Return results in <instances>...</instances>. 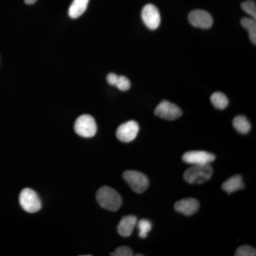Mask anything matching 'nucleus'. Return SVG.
<instances>
[{
    "mask_svg": "<svg viewBox=\"0 0 256 256\" xmlns=\"http://www.w3.org/2000/svg\"><path fill=\"white\" fill-rule=\"evenodd\" d=\"M96 200L102 208L110 212L118 210L122 203V197L118 192L107 186L98 190Z\"/></svg>",
    "mask_w": 256,
    "mask_h": 256,
    "instance_id": "nucleus-1",
    "label": "nucleus"
},
{
    "mask_svg": "<svg viewBox=\"0 0 256 256\" xmlns=\"http://www.w3.org/2000/svg\"><path fill=\"white\" fill-rule=\"evenodd\" d=\"M212 175L213 169L210 164L192 165L184 174V180L190 184H202L208 181Z\"/></svg>",
    "mask_w": 256,
    "mask_h": 256,
    "instance_id": "nucleus-2",
    "label": "nucleus"
},
{
    "mask_svg": "<svg viewBox=\"0 0 256 256\" xmlns=\"http://www.w3.org/2000/svg\"><path fill=\"white\" fill-rule=\"evenodd\" d=\"M22 208L28 213L38 212L42 208V202L36 192L30 188H24L20 195Z\"/></svg>",
    "mask_w": 256,
    "mask_h": 256,
    "instance_id": "nucleus-3",
    "label": "nucleus"
},
{
    "mask_svg": "<svg viewBox=\"0 0 256 256\" xmlns=\"http://www.w3.org/2000/svg\"><path fill=\"white\" fill-rule=\"evenodd\" d=\"M74 130L76 134L82 138L94 137L97 132L95 119L89 114H82L76 121Z\"/></svg>",
    "mask_w": 256,
    "mask_h": 256,
    "instance_id": "nucleus-4",
    "label": "nucleus"
},
{
    "mask_svg": "<svg viewBox=\"0 0 256 256\" xmlns=\"http://www.w3.org/2000/svg\"><path fill=\"white\" fill-rule=\"evenodd\" d=\"M124 181L128 184L133 191L141 194L146 192L149 186V180L146 175L138 171L128 170L122 174Z\"/></svg>",
    "mask_w": 256,
    "mask_h": 256,
    "instance_id": "nucleus-5",
    "label": "nucleus"
},
{
    "mask_svg": "<svg viewBox=\"0 0 256 256\" xmlns=\"http://www.w3.org/2000/svg\"><path fill=\"white\" fill-rule=\"evenodd\" d=\"M154 114L160 118L174 120L181 117L182 111L175 104L168 100H163L156 108Z\"/></svg>",
    "mask_w": 256,
    "mask_h": 256,
    "instance_id": "nucleus-6",
    "label": "nucleus"
},
{
    "mask_svg": "<svg viewBox=\"0 0 256 256\" xmlns=\"http://www.w3.org/2000/svg\"><path fill=\"white\" fill-rule=\"evenodd\" d=\"M139 129V126L136 121H128L118 128L116 137L122 142H132L137 137Z\"/></svg>",
    "mask_w": 256,
    "mask_h": 256,
    "instance_id": "nucleus-7",
    "label": "nucleus"
},
{
    "mask_svg": "<svg viewBox=\"0 0 256 256\" xmlns=\"http://www.w3.org/2000/svg\"><path fill=\"white\" fill-rule=\"evenodd\" d=\"M216 159L214 154L206 151H190L184 154L182 160L192 165L208 164Z\"/></svg>",
    "mask_w": 256,
    "mask_h": 256,
    "instance_id": "nucleus-8",
    "label": "nucleus"
},
{
    "mask_svg": "<svg viewBox=\"0 0 256 256\" xmlns=\"http://www.w3.org/2000/svg\"><path fill=\"white\" fill-rule=\"evenodd\" d=\"M141 16L144 24L150 30H154L159 28L161 16H160L159 10L154 5L146 4L143 8Z\"/></svg>",
    "mask_w": 256,
    "mask_h": 256,
    "instance_id": "nucleus-9",
    "label": "nucleus"
},
{
    "mask_svg": "<svg viewBox=\"0 0 256 256\" xmlns=\"http://www.w3.org/2000/svg\"><path fill=\"white\" fill-rule=\"evenodd\" d=\"M188 21L195 28H208L213 24V18L208 12L196 10L190 12Z\"/></svg>",
    "mask_w": 256,
    "mask_h": 256,
    "instance_id": "nucleus-10",
    "label": "nucleus"
},
{
    "mask_svg": "<svg viewBox=\"0 0 256 256\" xmlns=\"http://www.w3.org/2000/svg\"><path fill=\"white\" fill-rule=\"evenodd\" d=\"M200 206V202L196 198H188L176 202L174 205V210L183 215L191 216L196 213Z\"/></svg>",
    "mask_w": 256,
    "mask_h": 256,
    "instance_id": "nucleus-11",
    "label": "nucleus"
},
{
    "mask_svg": "<svg viewBox=\"0 0 256 256\" xmlns=\"http://www.w3.org/2000/svg\"><path fill=\"white\" fill-rule=\"evenodd\" d=\"M137 217L134 216H126L122 217L118 226V232L121 236H130L134 226L137 225Z\"/></svg>",
    "mask_w": 256,
    "mask_h": 256,
    "instance_id": "nucleus-12",
    "label": "nucleus"
},
{
    "mask_svg": "<svg viewBox=\"0 0 256 256\" xmlns=\"http://www.w3.org/2000/svg\"><path fill=\"white\" fill-rule=\"evenodd\" d=\"M245 188V184L242 181V176L236 174L229 178L222 184L224 191L227 192L228 194L238 190H244Z\"/></svg>",
    "mask_w": 256,
    "mask_h": 256,
    "instance_id": "nucleus-13",
    "label": "nucleus"
},
{
    "mask_svg": "<svg viewBox=\"0 0 256 256\" xmlns=\"http://www.w3.org/2000/svg\"><path fill=\"white\" fill-rule=\"evenodd\" d=\"M89 0H74L68 10V15L72 18L82 16L87 9Z\"/></svg>",
    "mask_w": 256,
    "mask_h": 256,
    "instance_id": "nucleus-14",
    "label": "nucleus"
},
{
    "mask_svg": "<svg viewBox=\"0 0 256 256\" xmlns=\"http://www.w3.org/2000/svg\"><path fill=\"white\" fill-rule=\"evenodd\" d=\"M234 128L242 134H247L250 131L252 126L248 120L244 116H238L233 120Z\"/></svg>",
    "mask_w": 256,
    "mask_h": 256,
    "instance_id": "nucleus-15",
    "label": "nucleus"
},
{
    "mask_svg": "<svg viewBox=\"0 0 256 256\" xmlns=\"http://www.w3.org/2000/svg\"><path fill=\"white\" fill-rule=\"evenodd\" d=\"M210 101L214 106L220 110H224L228 105V98L220 92H216L212 94Z\"/></svg>",
    "mask_w": 256,
    "mask_h": 256,
    "instance_id": "nucleus-16",
    "label": "nucleus"
},
{
    "mask_svg": "<svg viewBox=\"0 0 256 256\" xmlns=\"http://www.w3.org/2000/svg\"><path fill=\"white\" fill-rule=\"evenodd\" d=\"M242 25L247 30L250 35V41L256 44V18H244L242 20Z\"/></svg>",
    "mask_w": 256,
    "mask_h": 256,
    "instance_id": "nucleus-17",
    "label": "nucleus"
},
{
    "mask_svg": "<svg viewBox=\"0 0 256 256\" xmlns=\"http://www.w3.org/2000/svg\"><path fill=\"white\" fill-rule=\"evenodd\" d=\"M138 229H139V236L142 238H146L148 234L152 229V223L149 220H141L137 222Z\"/></svg>",
    "mask_w": 256,
    "mask_h": 256,
    "instance_id": "nucleus-18",
    "label": "nucleus"
},
{
    "mask_svg": "<svg viewBox=\"0 0 256 256\" xmlns=\"http://www.w3.org/2000/svg\"><path fill=\"white\" fill-rule=\"evenodd\" d=\"M242 8L245 12L250 15L254 18H256V4L252 0L244 2L242 4Z\"/></svg>",
    "mask_w": 256,
    "mask_h": 256,
    "instance_id": "nucleus-19",
    "label": "nucleus"
},
{
    "mask_svg": "<svg viewBox=\"0 0 256 256\" xmlns=\"http://www.w3.org/2000/svg\"><path fill=\"white\" fill-rule=\"evenodd\" d=\"M236 256H255L256 250L254 247L250 246H242L237 249L235 252Z\"/></svg>",
    "mask_w": 256,
    "mask_h": 256,
    "instance_id": "nucleus-20",
    "label": "nucleus"
},
{
    "mask_svg": "<svg viewBox=\"0 0 256 256\" xmlns=\"http://www.w3.org/2000/svg\"><path fill=\"white\" fill-rule=\"evenodd\" d=\"M114 86L117 87L119 90H122V92H126L130 88V82L129 79L126 78V76H118Z\"/></svg>",
    "mask_w": 256,
    "mask_h": 256,
    "instance_id": "nucleus-21",
    "label": "nucleus"
},
{
    "mask_svg": "<svg viewBox=\"0 0 256 256\" xmlns=\"http://www.w3.org/2000/svg\"><path fill=\"white\" fill-rule=\"evenodd\" d=\"M132 250L128 246L118 248L114 252L110 254V256H132Z\"/></svg>",
    "mask_w": 256,
    "mask_h": 256,
    "instance_id": "nucleus-22",
    "label": "nucleus"
},
{
    "mask_svg": "<svg viewBox=\"0 0 256 256\" xmlns=\"http://www.w3.org/2000/svg\"><path fill=\"white\" fill-rule=\"evenodd\" d=\"M118 78V76L116 75V74L110 73L107 76V82L110 85L116 86Z\"/></svg>",
    "mask_w": 256,
    "mask_h": 256,
    "instance_id": "nucleus-23",
    "label": "nucleus"
},
{
    "mask_svg": "<svg viewBox=\"0 0 256 256\" xmlns=\"http://www.w3.org/2000/svg\"><path fill=\"white\" fill-rule=\"evenodd\" d=\"M25 2H26V4H34L35 2H36V0H24Z\"/></svg>",
    "mask_w": 256,
    "mask_h": 256,
    "instance_id": "nucleus-24",
    "label": "nucleus"
},
{
    "mask_svg": "<svg viewBox=\"0 0 256 256\" xmlns=\"http://www.w3.org/2000/svg\"><path fill=\"white\" fill-rule=\"evenodd\" d=\"M143 255H141V254H137V255H136V256H142Z\"/></svg>",
    "mask_w": 256,
    "mask_h": 256,
    "instance_id": "nucleus-25",
    "label": "nucleus"
}]
</instances>
